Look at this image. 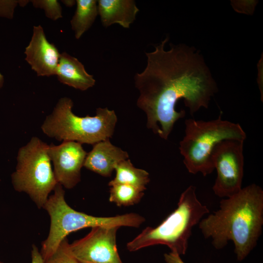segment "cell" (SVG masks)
I'll return each mask as SVG.
<instances>
[{"label": "cell", "instance_id": "6da1fadb", "mask_svg": "<svg viewBox=\"0 0 263 263\" xmlns=\"http://www.w3.org/2000/svg\"><path fill=\"white\" fill-rule=\"evenodd\" d=\"M166 38L146 53L144 70L134 76L139 92L137 105L147 116V127L167 140L175 122L186 112L175 110L184 99L193 116L201 108H207L211 96L218 91L216 84L203 59L195 49L185 45H171L165 50Z\"/></svg>", "mask_w": 263, "mask_h": 263}, {"label": "cell", "instance_id": "7a4b0ae2", "mask_svg": "<svg viewBox=\"0 0 263 263\" xmlns=\"http://www.w3.org/2000/svg\"><path fill=\"white\" fill-rule=\"evenodd\" d=\"M198 225L204 238L211 239L217 249L232 241L237 260L242 261L257 245L262 233L263 189L252 184L222 198L219 209L202 219Z\"/></svg>", "mask_w": 263, "mask_h": 263}, {"label": "cell", "instance_id": "3957f363", "mask_svg": "<svg viewBox=\"0 0 263 263\" xmlns=\"http://www.w3.org/2000/svg\"><path fill=\"white\" fill-rule=\"evenodd\" d=\"M194 186H188L181 194L177 208L155 227H146L127 244L133 252L157 244L168 246L179 255L186 253L192 228L209 213L207 206L198 199Z\"/></svg>", "mask_w": 263, "mask_h": 263}, {"label": "cell", "instance_id": "277c9868", "mask_svg": "<svg viewBox=\"0 0 263 263\" xmlns=\"http://www.w3.org/2000/svg\"><path fill=\"white\" fill-rule=\"evenodd\" d=\"M43 208L50 217L48 235L42 243L40 254L44 261L56 250L70 233L86 227L95 226L139 227L145 219L140 215L127 213L113 217H96L77 211L67 203L63 187L58 184Z\"/></svg>", "mask_w": 263, "mask_h": 263}, {"label": "cell", "instance_id": "5b68a950", "mask_svg": "<svg viewBox=\"0 0 263 263\" xmlns=\"http://www.w3.org/2000/svg\"><path fill=\"white\" fill-rule=\"evenodd\" d=\"M73 105L71 98H60L42 124L43 132L58 141L81 144L94 145L113 136L117 121L114 111L98 108L95 116L80 117L73 113Z\"/></svg>", "mask_w": 263, "mask_h": 263}, {"label": "cell", "instance_id": "8992f818", "mask_svg": "<svg viewBox=\"0 0 263 263\" xmlns=\"http://www.w3.org/2000/svg\"><path fill=\"white\" fill-rule=\"evenodd\" d=\"M185 124V134L179 149L186 169L193 174L200 172L206 176L212 172V153L219 142L227 139L244 141L246 137L239 124L223 120L221 113L216 119L205 121L188 119Z\"/></svg>", "mask_w": 263, "mask_h": 263}, {"label": "cell", "instance_id": "52a82bcc", "mask_svg": "<svg viewBox=\"0 0 263 263\" xmlns=\"http://www.w3.org/2000/svg\"><path fill=\"white\" fill-rule=\"evenodd\" d=\"M48 147L39 138L33 137L19 150L16 170L11 175L15 190L26 193L38 208H43L49 194L58 184Z\"/></svg>", "mask_w": 263, "mask_h": 263}, {"label": "cell", "instance_id": "ba28073f", "mask_svg": "<svg viewBox=\"0 0 263 263\" xmlns=\"http://www.w3.org/2000/svg\"><path fill=\"white\" fill-rule=\"evenodd\" d=\"M244 142L236 139L224 140L217 144L212 151V160L217 171L212 189L220 198L230 197L242 188Z\"/></svg>", "mask_w": 263, "mask_h": 263}, {"label": "cell", "instance_id": "9c48e42d", "mask_svg": "<svg viewBox=\"0 0 263 263\" xmlns=\"http://www.w3.org/2000/svg\"><path fill=\"white\" fill-rule=\"evenodd\" d=\"M117 226H95L84 237L70 244L80 263H123L116 245Z\"/></svg>", "mask_w": 263, "mask_h": 263}, {"label": "cell", "instance_id": "30bf717a", "mask_svg": "<svg viewBox=\"0 0 263 263\" xmlns=\"http://www.w3.org/2000/svg\"><path fill=\"white\" fill-rule=\"evenodd\" d=\"M48 152L57 183L67 189L75 187L80 181L81 169L87 154L81 144L68 141L51 144Z\"/></svg>", "mask_w": 263, "mask_h": 263}, {"label": "cell", "instance_id": "8fae6325", "mask_svg": "<svg viewBox=\"0 0 263 263\" xmlns=\"http://www.w3.org/2000/svg\"><path fill=\"white\" fill-rule=\"evenodd\" d=\"M24 54L25 60L38 76L55 75L60 53L56 47L48 40L41 25L34 26Z\"/></svg>", "mask_w": 263, "mask_h": 263}, {"label": "cell", "instance_id": "7c38bea8", "mask_svg": "<svg viewBox=\"0 0 263 263\" xmlns=\"http://www.w3.org/2000/svg\"><path fill=\"white\" fill-rule=\"evenodd\" d=\"M129 158L128 153L113 145L109 139L100 141L87 153L83 166L103 176H111L115 166Z\"/></svg>", "mask_w": 263, "mask_h": 263}, {"label": "cell", "instance_id": "4fadbf2b", "mask_svg": "<svg viewBox=\"0 0 263 263\" xmlns=\"http://www.w3.org/2000/svg\"><path fill=\"white\" fill-rule=\"evenodd\" d=\"M55 75L61 83L81 91L93 87L95 80L88 74L83 64L66 52L60 54Z\"/></svg>", "mask_w": 263, "mask_h": 263}, {"label": "cell", "instance_id": "5bb4252c", "mask_svg": "<svg viewBox=\"0 0 263 263\" xmlns=\"http://www.w3.org/2000/svg\"><path fill=\"white\" fill-rule=\"evenodd\" d=\"M97 8L102 24L105 27L118 23L129 28L139 11L132 0H99Z\"/></svg>", "mask_w": 263, "mask_h": 263}, {"label": "cell", "instance_id": "9a60e30c", "mask_svg": "<svg viewBox=\"0 0 263 263\" xmlns=\"http://www.w3.org/2000/svg\"><path fill=\"white\" fill-rule=\"evenodd\" d=\"M114 170L115 176L109 182V186L115 184H126L144 191L150 182L149 173L144 169L134 167L129 159L117 164Z\"/></svg>", "mask_w": 263, "mask_h": 263}, {"label": "cell", "instance_id": "2e32d148", "mask_svg": "<svg viewBox=\"0 0 263 263\" xmlns=\"http://www.w3.org/2000/svg\"><path fill=\"white\" fill-rule=\"evenodd\" d=\"M76 8L71 20L76 39H79L92 26L98 14L97 0H77Z\"/></svg>", "mask_w": 263, "mask_h": 263}, {"label": "cell", "instance_id": "e0dca14e", "mask_svg": "<svg viewBox=\"0 0 263 263\" xmlns=\"http://www.w3.org/2000/svg\"><path fill=\"white\" fill-rule=\"evenodd\" d=\"M110 187L109 201L118 207L137 204L144 195V191L129 185L115 184Z\"/></svg>", "mask_w": 263, "mask_h": 263}, {"label": "cell", "instance_id": "ac0fdd59", "mask_svg": "<svg viewBox=\"0 0 263 263\" xmlns=\"http://www.w3.org/2000/svg\"><path fill=\"white\" fill-rule=\"evenodd\" d=\"M67 238L63 239L45 263H80L73 254Z\"/></svg>", "mask_w": 263, "mask_h": 263}, {"label": "cell", "instance_id": "d6986e66", "mask_svg": "<svg viewBox=\"0 0 263 263\" xmlns=\"http://www.w3.org/2000/svg\"><path fill=\"white\" fill-rule=\"evenodd\" d=\"M33 6L42 9L48 19L56 20L62 18V7L56 0H30Z\"/></svg>", "mask_w": 263, "mask_h": 263}, {"label": "cell", "instance_id": "ffe728a7", "mask_svg": "<svg viewBox=\"0 0 263 263\" xmlns=\"http://www.w3.org/2000/svg\"><path fill=\"white\" fill-rule=\"evenodd\" d=\"M19 0H0V18L12 19L15 10L19 5Z\"/></svg>", "mask_w": 263, "mask_h": 263}, {"label": "cell", "instance_id": "44dd1931", "mask_svg": "<svg viewBox=\"0 0 263 263\" xmlns=\"http://www.w3.org/2000/svg\"><path fill=\"white\" fill-rule=\"evenodd\" d=\"M164 260L166 263H185L178 254L170 252L165 253L164 255Z\"/></svg>", "mask_w": 263, "mask_h": 263}, {"label": "cell", "instance_id": "7402d4cb", "mask_svg": "<svg viewBox=\"0 0 263 263\" xmlns=\"http://www.w3.org/2000/svg\"><path fill=\"white\" fill-rule=\"evenodd\" d=\"M31 263H45L38 247L33 244L31 250Z\"/></svg>", "mask_w": 263, "mask_h": 263}, {"label": "cell", "instance_id": "603a6c76", "mask_svg": "<svg viewBox=\"0 0 263 263\" xmlns=\"http://www.w3.org/2000/svg\"><path fill=\"white\" fill-rule=\"evenodd\" d=\"M61 1L68 7H72L76 3V1L75 0H61Z\"/></svg>", "mask_w": 263, "mask_h": 263}, {"label": "cell", "instance_id": "cb8c5ba5", "mask_svg": "<svg viewBox=\"0 0 263 263\" xmlns=\"http://www.w3.org/2000/svg\"><path fill=\"white\" fill-rule=\"evenodd\" d=\"M4 81V76L1 73H0V89L2 87Z\"/></svg>", "mask_w": 263, "mask_h": 263}, {"label": "cell", "instance_id": "d4e9b609", "mask_svg": "<svg viewBox=\"0 0 263 263\" xmlns=\"http://www.w3.org/2000/svg\"><path fill=\"white\" fill-rule=\"evenodd\" d=\"M0 263H4L0 261Z\"/></svg>", "mask_w": 263, "mask_h": 263}]
</instances>
